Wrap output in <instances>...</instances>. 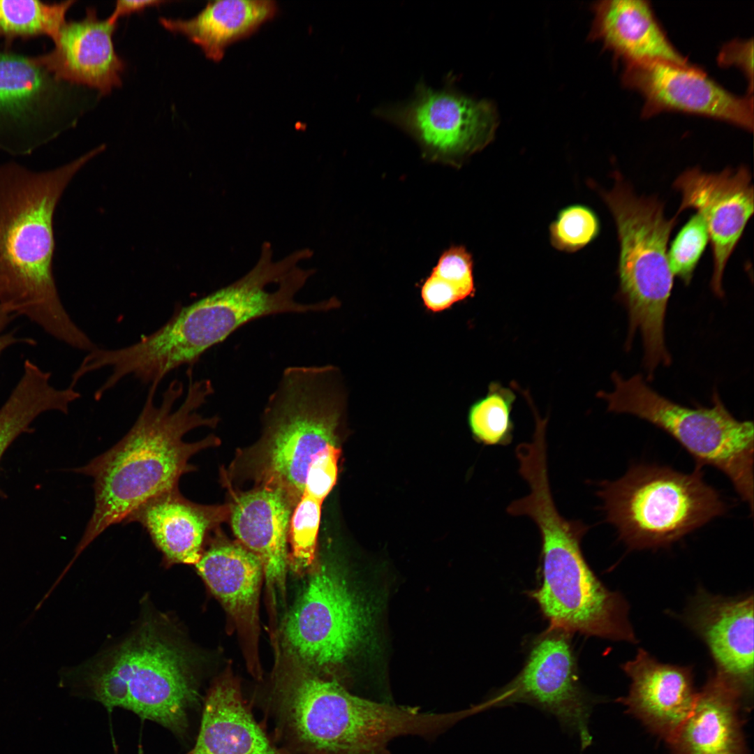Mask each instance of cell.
<instances>
[{"label":"cell","mask_w":754,"mask_h":754,"mask_svg":"<svg viewBox=\"0 0 754 754\" xmlns=\"http://www.w3.org/2000/svg\"><path fill=\"white\" fill-rule=\"evenodd\" d=\"M421 295L424 305L433 311H443L464 300L454 286L431 273L422 286Z\"/></svg>","instance_id":"obj_35"},{"label":"cell","mask_w":754,"mask_h":754,"mask_svg":"<svg viewBox=\"0 0 754 754\" xmlns=\"http://www.w3.org/2000/svg\"><path fill=\"white\" fill-rule=\"evenodd\" d=\"M515 394L508 387L491 382L487 394L475 402L468 413V424L474 437L487 445H508L513 438L511 417Z\"/></svg>","instance_id":"obj_29"},{"label":"cell","mask_w":754,"mask_h":754,"mask_svg":"<svg viewBox=\"0 0 754 754\" xmlns=\"http://www.w3.org/2000/svg\"><path fill=\"white\" fill-rule=\"evenodd\" d=\"M709 242L707 226L697 212L691 216L672 242L667 253L669 266L672 274L686 285L690 283Z\"/></svg>","instance_id":"obj_32"},{"label":"cell","mask_w":754,"mask_h":754,"mask_svg":"<svg viewBox=\"0 0 754 754\" xmlns=\"http://www.w3.org/2000/svg\"><path fill=\"white\" fill-rule=\"evenodd\" d=\"M673 187L681 195L676 214L693 209L706 222L714 260L711 287L722 297L725 266L753 214L751 175L743 165L715 173L693 168L682 172Z\"/></svg>","instance_id":"obj_16"},{"label":"cell","mask_w":754,"mask_h":754,"mask_svg":"<svg viewBox=\"0 0 754 754\" xmlns=\"http://www.w3.org/2000/svg\"><path fill=\"white\" fill-rule=\"evenodd\" d=\"M705 643L714 671L749 709L753 695V596L725 598L699 589L683 614Z\"/></svg>","instance_id":"obj_17"},{"label":"cell","mask_w":754,"mask_h":754,"mask_svg":"<svg viewBox=\"0 0 754 754\" xmlns=\"http://www.w3.org/2000/svg\"><path fill=\"white\" fill-rule=\"evenodd\" d=\"M232 495L229 519L239 543L260 560L273 600L284 595L288 532L293 508L279 489L257 487Z\"/></svg>","instance_id":"obj_19"},{"label":"cell","mask_w":754,"mask_h":754,"mask_svg":"<svg viewBox=\"0 0 754 754\" xmlns=\"http://www.w3.org/2000/svg\"><path fill=\"white\" fill-rule=\"evenodd\" d=\"M185 398L183 383L170 382L161 401L154 402L158 385H149L144 406L127 434L106 452L86 465L72 471L94 480V508L73 560L110 526L123 522L149 498L179 487L180 478L196 467L189 463L195 454L216 447L221 440L214 434L188 443L184 436L191 430L214 428L217 415L205 417L198 411L214 393L208 379L193 380L192 367L186 371Z\"/></svg>","instance_id":"obj_1"},{"label":"cell","mask_w":754,"mask_h":754,"mask_svg":"<svg viewBox=\"0 0 754 754\" xmlns=\"http://www.w3.org/2000/svg\"><path fill=\"white\" fill-rule=\"evenodd\" d=\"M570 633L549 628L534 642L521 672L476 704L479 712L517 703L554 716L563 730L575 734L582 750L592 742L589 729L594 700L582 686Z\"/></svg>","instance_id":"obj_13"},{"label":"cell","mask_w":754,"mask_h":754,"mask_svg":"<svg viewBox=\"0 0 754 754\" xmlns=\"http://www.w3.org/2000/svg\"><path fill=\"white\" fill-rule=\"evenodd\" d=\"M549 230L550 242L554 249L574 253L598 236L600 223L592 209L582 204H573L559 212Z\"/></svg>","instance_id":"obj_31"},{"label":"cell","mask_w":754,"mask_h":754,"mask_svg":"<svg viewBox=\"0 0 754 754\" xmlns=\"http://www.w3.org/2000/svg\"><path fill=\"white\" fill-rule=\"evenodd\" d=\"M274 711L292 754H392L394 739L434 740L448 725L443 712L357 695L334 678L307 671L283 684Z\"/></svg>","instance_id":"obj_5"},{"label":"cell","mask_w":754,"mask_h":754,"mask_svg":"<svg viewBox=\"0 0 754 754\" xmlns=\"http://www.w3.org/2000/svg\"><path fill=\"white\" fill-rule=\"evenodd\" d=\"M75 2L0 0V40L4 41L3 50H12L13 43L17 39L27 40L47 36L54 41Z\"/></svg>","instance_id":"obj_28"},{"label":"cell","mask_w":754,"mask_h":754,"mask_svg":"<svg viewBox=\"0 0 754 754\" xmlns=\"http://www.w3.org/2000/svg\"><path fill=\"white\" fill-rule=\"evenodd\" d=\"M85 683L90 697L108 711H130L180 737L198 700L186 652L151 624L97 665Z\"/></svg>","instance_id":"obj_9"},{"label":"cell","mask_w":754,"mask_h":754,"mask_svg":"<svg viewBox=\"0 0 754 754\" xmlns=\"http://www.w3.org/2000/svg\"><path fill=\"white\" fill-rule=\"evenodd\" d=\"M614 390L598 397L608 410L646 420L672 437L695 459L724 474L753 513L754 427L739 420L725 408L717 392L711 407L688 408L661 396L641 375L624 379L612 374Z\"/></svg>","instance_id":"obj_10"},{"label":"cell","mask_w":754,"mask_h":754,"mask_svg":"<svg viewBox=\"0 0 754 754\" xmlns=\"http://www.w3.org/2000/svg\"><path fill=\"white\" fill-rule=\"evenodd\" d=\"M431 274L454 286L464 299L474 295L473 260L464 246H452L445 250Z\"/></svg>","instance_id":"obj_33"},{"label":"cell","mask_w":754,"mask_h":754,"mask_svg":"<svg viewBox=\"0 0 754 754\" xmlns=\"http://www.w3.org/2000/svg\"><path fill=\"white\" fill-rule=\"evenodd\" d=\"M622 669L631 681L623 703L649 731L670 742L696 700L691 667L660 663L641 649Z\"/></svg>","instance_id":"obj_20"},{"label":"cell","mask_w":754,"mask_h":754,"mask_svg":"<svg viewBox=\"0 0 754 754\" xmlns=\"http://www.w3.org/2000/svg\"><path fill=\"white\" fill-rule=\"evenodd\" d=\"M336 374L331 366L286 367L265 404L260 438L237 450L221 469L223 485L233 489L251 482L253 487L277 488L294 509L310 466L337 446L341 396Z\"/></svg>","instance_id":"obj_4"},{"label":"cell","mask_w":754,"mask_h":754,"mask_svg":"<svg viewBox=\"0 0 754 754\" xmlns=\"http://www.w3.org/2000/svg\"><path fill=\"white\" fill-rule=\"evenodd\" d=\"M186 754H292L258 725L230 677L216 681L205 700L198 734Z\"/></svg>","instance_id":"obj_24"},{"label":"cell","mask_w":754,"mask_h":754,"mask_svg":"<svg viewBox=\"0 0 754 754\" xmlns=\"http://www.w3.org/2000/svg\"><path fill=\"white\" fill-rule=\"evenodd\" d=\"M50 379L46 373L37 368H25L10 395L0 408V461L10 445L20 434L32 431L30 425L38 416L63 408L64 394L51 385Z\"/></svg>","instance_id":"obj_27"},{"label":"cell","mask_w":754,"mask_h":754,"mask_svg":"<svg viewBox=\"0 0 754 754\" xmlns=\"http://www.w3.org/2000/svg\"><path fill=\"white\" fill-rule=\"evenodd\" d=\"M99 146L71 162L34 171L15 162L0 164V303L68 346L88 350L91 339L71 319L53 274V220L76 174L103 151Z\"/></svg>","instance_id":"obj_2"},{"label":"cell","mask_w":754,"mask_h":754,"mask_svg":"<svg viewBox=\"0 0 754 754\" xmlns=\"http://www.w3.org/2000/svg\"></svg>","instance_id":"obj_38"},{"label":"cell","mask_w":754,"mask_h":754,"mask_svg":"<svg viewBox=\"0 0 754 754\" xmlns=\"http://www.w3.org/2000/svg\"><path fill=\"white\" fill-rule=\"evenodd\" d=\"M303 249L274 260L271 246H262L258 261L246 274L194 302L179 308L160 328L128 349L131 362L146 381L160 383L172 371L195 364L209 348L248 323L278 314H303L334 307V299L302 302L297 295L313 274L300 261Z\"/></svg>","instance_id":"obj_3"},{"label":"cell","mask_w":754,"mask_h":754,"mask_svg":"<svg viewBox=\"0 0 754 754\" xmlns=\"http://www.w3.org/2000/svg\"><path fill=\"white\" fill-rule=\"evenodd\" d=\"M229 518V505H201L180 493L179 487L143 503L123 522H138L149 534L168 564H196L205 537Z\"/></svg>","instance_id":"obj_21"},{"label":"cell","mask_w":754,"mask_h":754,"mask_svg":"<svg viewBox=\"0 0 754 754\" xmlns=\"http://www.w3.org/2000/svg\"><path fill=\"white\" fill-rule=\"evenodd\" d=\"M164 3H166V1L153 0L117 1L112 13L107 19L110 23L117 24L118 20L121 17L142 12L148 8L159 6Z\"/></svg>","instance_id":"obj_36"},{"label":"cell","mask_w":754,"mask_h":754,"mask_svg":"<svg viewBox=\"0 0 754 754\" xmlns=\"http://www.w3.org/2000/svg\"><path fill=\"white\" fill-rule=\"evenodd\" d=\"M374 114L410 135L425 158L454 166L486 147L498 124L491 102L465 95L452 83L434 89L423 80L408 101L380 106Z\"/></svg>","instance_id":"obj_12"},{"label":"cell","mask_w":754,"mask_h":754,"mask_svg":"<svg viewBox=\"0 0 754 754\" xmlns=\"http://www.w3.org/2000/svg\"><path fill=\"white\" fill-rule=\"evenodd\" d=\"M116 27L108 19H99L95 8H87L84 18L65 23L53 49L37 59L59 81L106 95L121 85L126 66L114 49Z\"/></svg>","instance_id":"obj_18"},{"label":"cell","mask_w":754,"mask_h":754,"mask_svg":"<svg viewBox=\"0 0 754 754\" xmlns=\"http://www.w3.org/2000/svg\"><path fill=\"white\" fill-rule=\"evenodd\" d=\"M277 12L278 6L272 0H218L207 3L190 19L160 17L159 23L184 36L207 59L219 62L229 45L254 34Z\"/></svg>","instance_id":"obj_25"},{"label":"cell","mask_w":754,"mask_h":754,"mask_svg":"<svg viewBox=\"0 0 754 754\" xmlns=\"http://www.w3.org/2000/svg\"><path fill=\"white\" fill-rule=\"evenodd\" d=\"M197 571L227 612L239 623L256 624L263 567L240 543L219 539L203 552Z\"/></svg>","instance_id":"obj_26"},{"label":"cell","mask_w":754,"mask_h":754,"mask_svg":"<svg viewBox=\"0 0 754 754\" xmlns=\"http://www.w3.org/2000/svg\"><path fill=\"white\" fill-rule=\"evenodd\" d=\"M515 511L533 521L540 533L542 583L531 596L550 627L636 643L625 598L604 586L583 556L581 542L590 526L563 517L545 485L531 489Z\"/></svg>","instance_id":"obj_6"},{"label":"cell","mask_w":754,"mask_h":754,"mask_svg":"<svg viewBox=\"0 0 754 754\" xmlns=\"http://www.w3.org/2000/svg\"><path fill=\"white\" fill-rule=\"evenodd\" d=\"M597 495L605 520L630 549L670 547L727 510L699 466L684 473L667 466L633 465L620 478L600 482Z\"/></svg>","instance_id":"obj_8"},{"label":"cell","mask_w":754,"mask_h":754,"mask_svg":"<svg viewBox=\"0 0 754 754\" xmlns=\"http://www.w3.org/2000/svg\"><path fill=\"white\" fill-rule=\"evenodd\" d=\"M371 621L369 607L341 572L321 564L286 618L285 646L307 672L330 673L362 644Z\"/></svg>","instance_id":"obj_11"},{"label":"cell","mask_w":754,"mask_h":754,"mask_svg":"<svg viewBox=\"0 0 754 754\" xmlns=\"http://www.w3.org/2000/svg\"><path fill=\"white\" fill-rule=\"evenodd\" d=\"M325 498L305 488L290 521L288 563L297 573L308 570L316 557L322 504Z\"/></svg>","instance_id":"obj_30"},{"label":"cell","mask_w":754,"mask_h":754,"mask_svg":"<svg viewBox=\"0 0 754 754\" xmlns=\"http://www.w3.org/2000/svg\"><path fill=\"white\" fill-rule=\"evenodd\" d=\"M621 80L643 96V117L680 111L753 128V96L732 94L689 63L654 60L626 64Z\"/></svg>","instance_id":"obj_14"},{"label":"cell","mask_w":754,"mask_h":754,"mask_svg":"<svg viewBox=\"0 0 754 754\" xmlns=\"http://www.w3.org/2000/svg\"><path fill=\"white\" fill-rule=\"evenodd\" d=\"M15 317L16 316L10 313L0 303V355L7 348L17 343L24 342L33 344L34 342L33 340L29 339L17 337L13 332H4V330L6 329V327Z\"/></svg>","instance_id":"obj_37"},{"label":"cell","mask_w":754,"mask_h":754,"mask_svg":"<svg viewBox=\"0 0 754 754\" xmlns=\"http://www.w3.org/2000/svg\"><path fill=\"white\" fill-rule=\"evenodd\" d=\"M591 40L625 64L662 60L688 63L674 47L644 0H605L593 6Z\"/></svg>","instance_id":"obj_22"},{"label":"cell","mask_w":754,"mask_h":754,"mask_svg":"<svg viewBox=\"0 0 754 754\" xmlns=\"http://www.w3.org/2000/svg\"><path fill=\"white\" fill-rule=\"evenodd\" d=\"M739 694L714 672L668 742L672 754H747Z\"/></svg>","instance_id":"obj_23"},{"label":"cell","mask_w":754,"mask_h":754,"mask_svg":"<svg viewBox=\"0 0 754 754\" xmlns=\"http://www.w3.org/2000/svg\"><path fill=\"white\" fill-rule=\"evenodd\" d=\"M721 66L739 68L748 80V93L753 89V40L734 39L724 44L717 57Z\"/></svg>","instance_id":"obj_34"},{"label":"cell","mask_w":754,"mask_h":754,"mask_svg":"<svg viewBox=\"0 0 754 754\" xmlns=\"http://www.w3.org/2000/svg\"><path fill=\"white\" fill-rule=\"evenodd\" d=\"M59 81L36 56L0 50V149L27 155L58 133Z\"/></svg>","instance_id":"obj_15"},{"label":"cell","mask_w":754,"mask_h":754,"mask_svg":"<svg viewBox=\"0 0 754 754\" xmlns=\"http://www.w3.org/2000/svg\"><path fill=\"white\" fill-rule=\"evenodd\" d=\"M609 191L598 189L616 227L619 243V296L628 311L627 347L640 330L644 362L649 378L658 365L670 363L665 343V318L674 275L667 243L678 216L667 219L664 204L654 196H638L619 172Z\"/></svg>","instance_id":"obj_7"}]
</instances>
